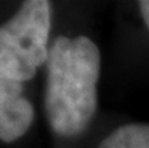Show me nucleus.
<instances>
[{
	"instance_id": "nucleus-1",
	"label": "nucleus",
	"mask_w": 149,
	"mask_h": 148,
	"mask_svg": "<svg viewBox=\"0 0 149 148\" xmlns=\"http://www.w3.org/2000/svg\"><path fill=\"white\" fill-rule=\"evenodd\" d=\"M100 50L87 36H59L48 50L45 112L60 136L84 132L96 112Z\"/></svg>"
},
{
	"instance_id": "nucleus-2",
	"label": "nucleus",
	"mask_w": 149,
	"mask_h": 148,
	"mask_svg": "<svg viewBox=\"0 0 149 148\" xmlns=\"http://www.w3.org/2000/svg\"><path fill=\"white\" fill-rule=\"evenodd\" d=\"M50 27V2H24L18 12L0 27V73L21 83L30 80L48 59Z\"/></svg>"
},
{
	"instance_id": "nucleus-3",
	"label": "nucleus",
	"mask_w": 149,
	"mask_h": 148,
	"mask_svg": "<svg viewBox=\"0 0 149 148\" xmlns=\"http://www.w3.org/2000/svg\"><path fill=\"white\" fill-rule=\"evenodd\" d=\"M33 106L23 97V83L0 73V139L12 142L29 130Z\"/></svg>"
},
{
	"instance_id": "nucleus-4",
	"label": "nucleus",
	"mask_w": 149,
	"mask_h": 148,
	"mask_svg": "<svg viewBox=\"0 0 149 148\" xmlns=\"http://www.w3.org/2000/svg\"><path fill=\"white\" fill-rule=\"evenodd\" d=\"M98 148H149V124L120 126Z\"/></svg>"
},
{
	"instance_id": "nucleus-5",
	"label": "nucleus",
	"mask_w": 149,
	"mask_h": 148,
	"mask_svg": "<svg viewBox=\"0 0 149 148\" xmlns=\"http://www.w3.org/2000/svg\"><path fill=\"white\" fill-rule=\"evenodd\" d=\"M139 6H140V12H142L143 21L149 29V0H142V2H139Z\"/></svg>"
}]
</instances>
